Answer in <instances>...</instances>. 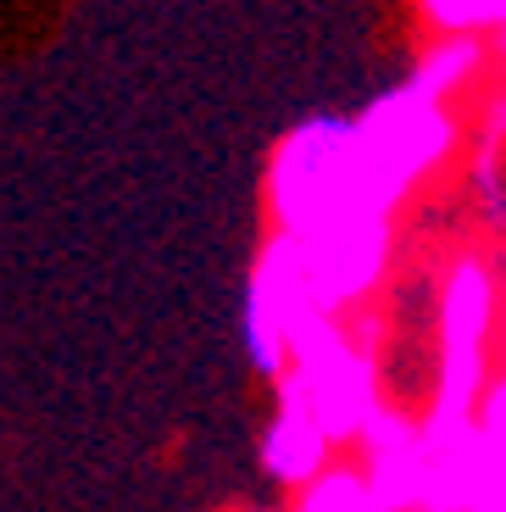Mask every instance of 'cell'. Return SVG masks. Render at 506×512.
Instances as JSON below:
<instances>
[{
	"label": "cell",
	"mask_w": 506,
	"mask_h": 512,
	"mask_svg": "<svg viewBox=\"0 0 506 512\" xmlns=\"http://www.w3.org/2000/svg\"><path fill=\"white\" fill-rule=\"evenodd\" d=\"M267 218L279 234H312L323 223L384 212L367 190L362 156H356V128L340 112H312L273 145L262 179ZM390 218V212H384Z\"/></svg>",
	"instance_id": "6da1fadb"
},
{
	"label": "cell",
	"mask_w": 506,
	"mask_h": 512,
	"mask_svg": "<svg viewBox=\"0 0 506 512\" xmlns=\"http://www.w3.org/2000/svg\"><path fill=\"white\" fill-rule=\"evenodd\" d=\"M384 312H351V318H312L301 323L290 346V373L306 390L317 423L334 446H356L384 401Z\"/></svg>",
	"instance_id": "7a4b0ae2"
},
{
	"label": "cell",
	"mask_w": 506,
	"mask_h": 512,
	"mask_svg": "<svg viewBox=\"0 0 506 512\" xmlns=\"http://www.w3.org/2000/svg\"><path fill=\"white\" fill-rule=\"evenodd\" d=\"M351 128H356V156H362L367 190L390 218H401V206L429 179H440L456 162L462 140H468L456 106L429 101V95L406 90V84L373 95L362 112H351Z\"/></svg>",
	"instance_id": "3957f363"
},
{
	"label": "cell",
	"mask_w": 506,
	"mask_h": 512,
	"mask_svg": "<svg viewBox=\"0 0 506 512\" xmlns=\"http://www.w3.org/2000/svg\"><path fill=\"white\" fill-rule=\"evenodd\" d=\"M501 323V284L479 251L451 256L434 295V390L429 418H479L484 396L495 384L490 346Z\"/></svg>",
	"instance_id": "277c9868"
},
{
	"label": "cell",
	"mask_w": 506,
	"mask_h": 512,
	"mask_svg": "<svg viewBox=\"0 0 506 512\" xmlns=\"http://www.w3.org/2000/svg\"><path fill=\"white\" fill-rule=\"evenodd\" d=\"M312 318H329V312L312 301V284H306V262H301V245L295 234H267L256 245V262H251V279H245V312H240V329H245V357L262 379L279 384L290 373V346L301 323Z\"/></svg>",
	"instance_id": "5b68a950"
},
{
	"label": "cell",
	"mask_w": 506,
	"mask_h": 512,
	"mask_svg": "<svg viewBox=\"0 0 506 512\" xmlns=\"http://www.w3.org/2000/svg\"><path fill=\"white\" fill-rule=\"evenodd\" d=\"M295 245H301L312 301L329 318H351V312L373 307V295L384 290L395 268V218L362 212V218H340L312 234H295Z\"/></svg>",
	"instance_id": "8992f818"
},
{
	"label": "cell",
	"mask_w": 506,
	"mask_h": 512,
	"mask_svg": "<svg viewBox=\"0 0 506 512\" xmlns=\"http://www.w3.org/2000/svg\"><path fill=\"white\" fill-rule=\"evenodd\" d=\"M351 462L395 512H418L423 479H429V429H423V412H406L390 401L379 418L367 423V435L356 440Z\"/></svg>",
	"instance_id": "52a82bcc"
},
{
	"label": "cell",
	"mask_w": 506,
	"mask_h": 512,
	"mask_svg": "<svg viewBox=\"0 0 506 512\" xmlns=\"http://www.w3.org/2000/svg\"><path fill=\"white\" fill-rule=\"evenodd\" d=\"M262 468L273 485L295 490V496L334 468V440L317 423V412L306 401V390L295 384V373H284L273 384V418L262 429Z\"/></svg>",
	"instance_id": "ba28073f"
},
{
	"label": "cell",
	"mask_w": 506,
	"mask_h": 512,
	"mask_svg": "<svg viewBox=\"0 0 506 512\" xmlns=\"http://www.w3.org/2000/svg\"><path fill=\"white\" fill-rule=\"evenodd\" d=\"M490 67H495L490 39L451 34V39H434V45H423V56L412 62V73H406L401 84H406V90H418V95H429V101L456 106L468 90H479Z\"/></svg>",
	"instance_id": "9c48e42d"
},
{
	"label": "cell",
	"mask_w": 506,
	"mask_h": 512,
	"mask_svg": "<svg viewBox=\"0 0 506 512\" xmlns=\"http://www.w3.org/2000/svg\"><path fill=\"white\" fill-rule=\"evenodd\" d=\"M290 512H395V507L367 485V474L356 462H334L317 485H306L301 496L290 501Z\"/></svg>",
	"instance_id": "30bf717a"
},
{
	"label": "cell",
	"mask_w": 506,
	"mask_h": 512,
	"mask_svg": "<svg viewBox=\"0 0 506 512\" xmlns=\"http://www.w3.org/2000/svg\"><path fill=\"white\" fill-rule=\"evenodd\" d=\"M418 17L434 28V39H495L506 28V0H418Z\"/></svg>",
	"instance_id": "8fae6325"
},
{
	"label": "cell",
	"mask_w": 506,
	"mask_h": 512,
	"mask_svg": "<svg viewBox=\"0 0 506 512\" xmlns=\"http://www.w3.org/2000/svg\"><path fill=\"white\" fill-rule=\"evenodd\" d=\"M473 145H479V156H501L506 151V84L484 90L479 117H473Z\"/></svg>",
	"instance_id": "7c38bea8"
},
{
	"label": "cell",
	"mask_w": 506,
	"mask_h": 512,
	"mask_svg": "<svg viewBox=\"0 0 506 512\" xmlns=\"http://www.w3.org/2000/svg\"><path fill=\"white\" fill-rule=\"evenodd\" d=\"M479 429H484L490 440H501V446H506V368L495 373L490 396H484V407H479Z\"/></svg>",
	"instance_id": "4fadbf2b"
},
{
	"label": "cell",
	"mask_w": 506,
	"mask_h": 512,
	"mask_svg": "<svg viewBox=\"0 0 506 512\" xmlns=\"http://www.w3.org/2000/svg\"><path fill=\"white\" fill-rule=\"evenodd\" d=\"M490 56H495V67H501V73H506V28H501V34L490 39Z\"/></svg>",
	"instance_id": "5bb4252c"
},
{
	"label": "cell",
	"mask_w": 506,
	"mask_h": 512,
	"mask_svg": "<svg viewBox=\"0 0 506 512\" xmlns=\"http://www.w3.org/2000/svg\"><path fill=\"white\" fill-rule=\"evenodd\" d=\"M228 512H284V507H228Z\"/></svg>",
	"instance_id": "9a60e30c"
}]
</instances>
